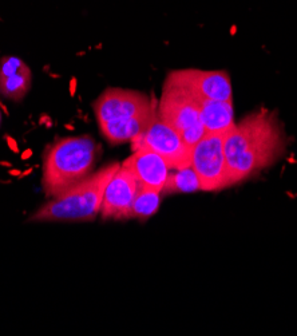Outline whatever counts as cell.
<instances>
[{"label":"cell","mask_w":297,"mask_h":336,"mask_svg":"<svg viewBox=\"0 0 297 336\" xmlns=\"http://www.w3.org/2000/svg\"><path fill=\"white\" fill-rule=\"evenodd\" d=\"M25 70L30 69L22 59L16 56H4L0 60V80Z\"/></svg>","instance_id":"16"},{"label":"cell","mask_w":297,"mask_h":336,"mask_svg":"<svg viewBox=\"0 0 297 336\" xmlns=\"http://www.w3.org/2000/svg\"><path fill=\"white\" fill-rule=\"evenodd\" d=\"M32 172H34V169H32V167H28V169H27V170H24V172H23V173H22V174H20V177H19V178H24V177H27V176H30V174H31Z\"/></svg>","instance_id":"21"},{"label":"cell","mask_w":297,"mask_h":336,"mask_svg":"<svg viewBox=\"0 0 297 336\" xmlns=\"http://www.w3.org/2000/svg\"><path fill=\"white\" fill-rule=\"evenodd\" d=\"M139 188L137 178L125 165L117 170L106 186L101 214L103 218H127L131 203Z\"/></svg>","instance_id":"9"},{"label":"cell","mask_w":297,"mask_h":336,"mask_svg":"<svg viewBox=\"0 0 297 336\" xmlns=\"http://www.w3.org/2000/svg\"><path fill=\"white\" fill-rule=\"evenodd\" d=\"M92 106L98 123L135 117L157 109L143 92L118 87L105 90Z\"/></svg>","instance_id":"7"},{"label":"cell","mask_w":297,"mask_h":336,"mask_svg":"<svg viewBox=\"0 0 297 336\" xmlns=\"http://www.w3.org/2000/svg\"><path fill=\"white\" fill-rule=\"evenodd\" d=\"M224 150L232 185L276 162L285 150V138L276 113L264 109L234 123L224 137Z\"/></svg>","instance_id":"1"},{"label":"cell","mask_w":297,"mask_h":336,"mask_svg":"<svg viewBox=\"0 0 297 336\" xmlns=\"http://www.w3.org/2000/svg\"><path fill=\"white\" fill-rule=\"evenodd\" d=\"M167 80L185 87L194 95L214 101H233L230 76L226 71H206L198 69L174 70Z\"/></svg>","instance_id":"8"},{"label":"cell","mask_w":297,"mask_h":336,"mask_svg":"<svg viewBox=\"0 0 297 336\" xmlns=\"http://www.w3.org/2000/svg\"><path fill=\"white\" fill-rule=\"evenodd\" d=\"M32 154H34L32 149H25V150L23 151V153L20 154V158H22L23 161H27V160H30V158L32 157Z\"/></svg>","instance_id":"19"},{"label":"cell","mask_w":297,"mask_h":336,"mask_svg":"<svg viewBox=\"0 0 297 336\" xmlns=\"http://www.w3.org/2000/svg\"><path fill=\"white\" fill-rule=\"evenodd\" d=\"M51 75V78H59V75H58V74H50Z\"/></svg>","instance_id":"26"},{"label":"cell","mask_w":297,"mask_h":336,"mask_svg":"<svg viewBox=\"0 0 297 336\" xmlns=\"http://www.w3.org/2000/svg\"><path fill=\"white\" fill-rule=\"evenodd\" d=\"M161 192L139 185L127 218H148L155 214L161 203Z\"/></svg>","instance_id":"14"},{"label":"cell","mask_w":297,"mask_h":336,"mask_svg":"<svg viewBox=\"0 0 297 336\" xmlns=\"http://www.w3.org/2000/svg\"><path fill=\"white\" fill-rule=\"evenodd\" d=\"M121 163L111 162L91 173L62 194L40 206L28 218L30 222L55 221H90L94 220L102 209L105 190Z\"/></svg>","instance_id":"3"},{"label":"cell","mask_w":297,"mask_h":336,"mask_svg":"<svg viewBox=\"0 0 297 336\" xmlns=\"http://www.w3.org/2000/svg\"><path fill=\"white\" fill-rule=\"evenodd\" d=\"M8 173H9V176H12V177H20V174H22V172L18 169H9Z\"/></svg>","instance_id":"20"},{"label":"cell","mask_w":297,"mask_h":336,"mask_svg":"<svg viewBox=\"0 0 297 336\" xmlns=\"http://www.w3.org/2000/svg\"><path fill=\"white\" fill-rule=\"evenodd\" d=\"M157 115L165 123L172 126L192 149L205 135L194 96L185 87L167 79L165 80L162 95L157 105Z\"/></svg>","instance_id":"4"},{"label":"cell","mask_w":297,"mask_h":336,"mask_svg":"<svg viewBox=\"0 0 297 336\" xmlns=\"http://www.w3.org/2000/svg\"><path fill=\"white\" fill-rule=\"evenodd\" d=\"M157 118V109L153 111L145 113L135 117L115 119V121L101 122L99 129L103 137L107 139L110 143H123V142L131 141L135 137L142 134L145 130L154 122Z\"/></svg>","instance_id":"12"},{"label":"cell","mask_w":297,"mask_h":336,"mask_svg":"<svg viewBox=\"0 0 297 336\" xmlns=\"http://www.w3.org/2000/svg\"><path fill=\"white\" fill-rule=\"evenodd\" d=\"M64 127L68 129V130H74V126L72 125H64Z\"/></svg>","instance_id":"25"},{"label":"cell","mask_w":297,"mask_h":336,"mask_svg":"<svg viewBox=\"0 0 297 336\" xmlns=\"http://www.w3.org/2000/svg\"><path fill=\"white\" fill-rule=\"evenodd\" d=\"M50 119H51V118L48 117V115H42V117H40V121H39V123H40V125H44L46 122L50 121Z\"/></svg>","instance_id":"23"},{"label":"cell","mask_w":297,"mask_h":336,"mask_svg":"<svg viewBox=\"0 0 297 336\" xmlns=\"http://www.w3.org/2000/svg\"><path fill=\"white\" fill-rule=\"evenodd\" d=\"M224 137L225 134H205L192 150V167L203 192H217L232 185Z\"/></svg>","instance_id":"5"},{"label":"cell","mask_w":297,"mask_h":336,"mask_svg":"<svg viewBox=\"0 0 297 336\" xmlns=\"http://www.w3.org/2000/svg\"><path fill=\"white\" fill-rule=\"evenodd\" d=\"M31 87V70H25L0 80V95L14 102L25 96Z\"/></svg>","instance_id":"15"},{"label":"cell","mask_w":297,"mask_h":336,"mask_svg":"<svg viewBox=\"0 0 297 336\" xmlns=\"http://www.w3.org/2000/svg\"><path fill=\"white\" fill-rule=\"evenodd\" d=\"M0 166L11 169V167H12V162H8V161H0Z\"/></svg>","instance_id":"22"},{"label":"cell","mask_w":297,"mask_h":336,"mask_svg":"<svg viewBox=\"0 0 297 336\" xmlns=\"http://www.w3.org/2000/svg\"><path fill=\"white\" fill-rule=\"evenodd\" d=\"M201 190V183L192 166L183 169L173 170L169 173L162 193L165 194H183V193H194Z\"/></svg>","instance_id":"13"},{"label":"cell","mask_w":297,"mask_h":336,"mask_svg":"<svg viewBox=\"0 0 297 336\" xmlns=\"http://www.w3.org/2000/svg\"><path fill=\"white\" fill-rule=\"evenodd\" d=\"M205 134H226L234 126L233 101H214L194 95Z\"/></svg>","instance_id":"11"},{"label":"cell","mask_w":297,"mask_h":336,"mask_svg":"<svg viewBox=\"0 0 297 336\" xmlns=\"http://www.w3.org/2000/svg\"><path fill=\"white\" fill-rule=\"evenodd\" d=\"M76 86H78V79H76L75 76H72V78L70 79V95L72 96V98L76 94Z\"/></svg>","instance_id":"18"},{"label":"cell","mask_w":297,"mask_h":336,"mask_svg":"<svg viewBox=\"0 0 297 336\" xmlns=\"http://www.w3.org/2000/svg\"><path fill=\"white\" fill-rule=\"evenodd\" d=\"M0 122H2V113H0Z\"/></svg>","instance_id":"27"},{"label":"cell","mask_w":297,"mask_h":336,"mask_svg":"<svg viewBox=\"0 0 297 336\" xmlns=\"http://www.w3.org/2000/svg\"><path fill=\"white\" fill-rule=\"evenodd\" d=\"M122 165L133 172L141 186L162 193L170 169L161 156L148 150H137Z\"/></svg>","instance_id":"10"},{"label":"cell","mask_w":297,"mask_h":336,"mask_svg":"<svg viewBox=\"0 0 297 336\" xmlns=\"http://www.w3.org/2000/svg\"><path fill=\"white\" fill-rule=\"evenodd\" d=\"M131 150H148L161 156L170 170L192 166V150L175 130L161 118L154 119L146 130L131 139Z\"/></svg>","instance_id":"6"},{"label":"cell","mask_w":297,"mask_h":336,"mask_svg":"<svg viewBox=\"0 0 297 336\" xmlns=\"http://www.w3.org/2000/svg\"><path fill=\"white\" fill-rule=\"evenodd\" d=\"M0 109L3 110V113H4L5 115H9V111L7 110V107H5V106H4V103H3V102H0Z\"/></svg>","instance_id":"24"},{"label":"cell","mask_w":297,"mask_h":336,"mask_svg":"<svg viewBox=\"0 0 297 336\" xmlns=\"http://www.w3.org/2000/svg\"><path fill=\"white\" fill-rule=\"evenodd\" d=\"M98 154V143L88 135L63 138L48 146L42 174L44 194L54 198L87 178Z\"/></svg>","instance_id":"2"},{"label":"cell","mask_w":297,"mask_h":336,"mask_svg":"<svg viewBox=\"0 0 297 336\" xmlns=\"http://www.w3.org/2000/svg\"><path fill=\"white\" fill-rule=\"evenodd\" d=\"M4 139H5V142H7V146L9 147V150L14 151L15 154H18L19 153V146H18V142H16L15 138L9 137V135H4Z\"/></svg>","instance_id":"17"}]
</instances>
